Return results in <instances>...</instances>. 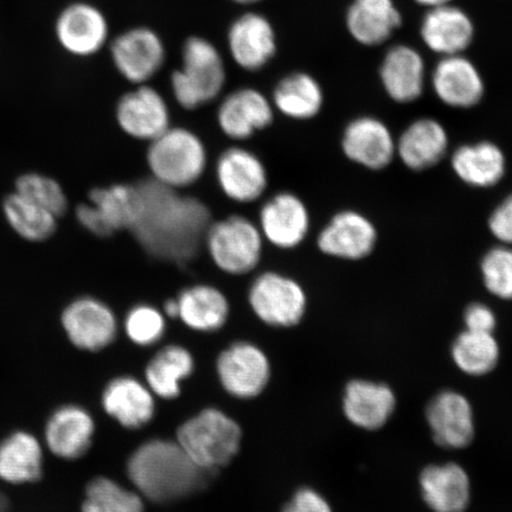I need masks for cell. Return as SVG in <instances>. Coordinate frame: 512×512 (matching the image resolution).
<instances>
[{"label":"cell","instance_id":"obj_1","mask_svg":"<svg viewBox=\"0 0 512 512\" xmlns=\"http://www.w3.org/2000/svg\"><path fill=\"white\" fill-rule=\"evenodd\" d=\"M139 214L130 232L153 258L183 266L194 260L211 223L210 209L196 197L155 181L136 184Z\"/></svg>","mask_w":512,"mask_h":512},{"label":"cell","instance_id":"obj_2","mask_svg":"<svg viewBox=\"0 0 512 512\" xmlns=\"http://www.w3.org/2000/svg\"><path fill=\"white\" fill-rule=\"evenodd\" d=\"M214 472L192 462L177 441H147L133 452L127 475L139 494L153 503H174L206 488Z\"/></svg>","mask_w":512,"mask_h":512},{"label":"cell","instance_id":"obj_3","mask_svg":"<svg viewBox=\"0 0 512 512\" xmlns=\"http://www.w3.org/2000/svg\"><path fill=\"white\" fill-rule=\"evenodd\" d=\"M227 83L226 61L209 38L189 36L183 42L181 67L170 76L172 95L187 111H195L215 101Z\"/></svg>","mask_w":512,"mask_h":512},{"label":"cell","instance_id":"obj_4","mask_svg":"<svg viewBox=\"0 0 512 512\" xmlns=\"http://www.w3.org/2000/svg\"><path fill=\"white\" fill-rule=\"evenodd\" d=\"M207 162L206 146L188 128L169 127L147 147L151 178L172 189L181 190L200 181Z\"/></svg>","mask_w":512,"mask_h":512},{"label":"cell","instance_id":"obj_5","mask_svg":"<svg viewBox=\"0 0 512 512\" xmlns=\"http://www.w3.org/2000/svg\"><path fill=\"white\" fill-rule=\"evenodd\" d=\"M242 431L220 409L207 408L179 426L177 443L192 462L210 472L227 466L238 454Z\"/></svg>","mask_w":512,"mask_h":512},{"label":"cell","instance_id":"obj_6","mask_svg":"<svg viewBox=\"0 0 512 512\" xmlns=\"http://www.w3.org/2000/svg\"><path fill=\"white\" fill-rule=\"evenodd\" d=\"M204 245L220 271L240 277L259 266L264 252V236L247 217L233 215L210 223Z\"/></svg>","mask_w":512,"mask_h":512},{"label":"cell","instance_id":"obj_7","mask_svg":"<svg viewBox=\"0 0 512 512\" xmlns=\"http://www.w3.org/2000/svg\"><path fill=\"white\" fill-rule=\"evenodd\" d=\"M108 50L115 70L133 86L155 79L168 59L163 37L145 25L121 31L112 38Z\"/></svg>","mask_w":512,"mask_h":512},{"label":"cell","instance_id":"obj_8","mask_svg":"<svg viewBox=\"0 0 512 512\" xmlns=\"http://www.w3.org/2000/svg\"><path fill=\"white\" fill-rule=\"evenodd\" d=\"M139 214V194L136 184H112L94 188L88 202L75 210L82 228L98 238H110L115 233L131 230Z\"/></svg>","mask_w":512,"mask_h":512},{"label":"cell","instance_id":"obj_9","mask_svg":"<svg viewBox=\"0 0 512 512\" xmlns=\"http://www.w3.org/2000/svg\"><path fill=\"white\" fill-rule=\"evenodd\" d=\"M248 302L261 322L274 328H292L305 316L306 292L296 279L278 272L256 277L248 292Z\"/></svg>","mask_w":512,"mask_h":512},{"label":"cell","instance_id":"obj_10","mask_svg":"<svg viewBox=\"0 0 512 512\" xmlns=\"http://www.w3.org/2000/svg\"><path fill=\"white\" fill-rule=\"evenodd\" d=\"M55 35L67 54L80 59L98 55L112 40L105 12L87 0L64 6L56 18Z\"/></svg>","mask_w":512,"mask_h":512},{"label":"cell","instance_id":"obj_11","mask_svg":"<svg viewBox=\"0 0 512 512\" xmlns=\"http://www.w3.org/2000/svg\"><path fill=\"white\" fill-rule=\"evenodd\" d=\"M227 49L236 67L258 73L277 57L279 42L271 19L258 11H246L229 24Z\"/></svg>","mask_w":512,"mask_h":512},{"label":"cell","instance_id":"obj_12","mask_svg":"<svg viewBox=\"0 0 512 512\" xmlns=\"http://www.w3.org/2000/svg\"><path fill=\"white\" fill-rule=\"evenodd\" d=\"M60 322L69 343L81 351L104 350L118 334L117 317L111 307L94 297L72 300L64 306Z\"/></svg>","mask_w":512,"mask_h":512},{"label":"cell","instance_id":"obj_13","mask_svg":"<svg viewBox=\"0 0 512 512\" xmlns=\"http://www.w3.org/2000/svg\"><path fill=\"white\" fill-rule=\"evenodd\" d=\"M95 431V420L87 408L78 403H63L47 416L41 438L50 456L75 462L91 450Z\"/></svg>","mask_w":512,"mask_h":512},{"label":"cell","instance_id":"obj_14","mask_svg":"<svg viewBox=\"0 0 512 512\" xmlns=\"http://www.w3.org/2000/svg\"><path fill=\"white\" fill-rule=\"evenodd\" d=\"M379 243L375 223L361 211L347 209L331 217L317 236L324 255L344 261H361L374 253Z\"/></svg>","mask_w":512,"mask_h":512},{"label":"cell","instance_id":"obj_15","mask_svg":"<svg viewBox=\"0 0 512 512\" xmlns=\"http://www.w3.org/2000/svg\"><path fill=\"white\" fill-rule=\"evenodd\" d=\"M115 119L128 137L152 142L171 127L168 102L162 93L146 83L120 96Z\"/></svg>","mask_w":512,"mask_h":512},{"label":"cell","instance_id":"obj_16","mask_svg":"<svg viewBox=\"0 0 512 512\" xmlns=\"http://www.w3.org/2000/svg\"><path fill=\"white\" fill-rule=\"evenodd\" d=\"M217 374L228 394L247 400L264 392L270 381L271 367L264 351L252 343L239 342L219 356Z\"/></svg>","mask_w":512,"mask_h":512},{"label":"cell","instance_id":"obj_17","mask_svg":"<svg viewBox=\"0 0 512 512\" xmlns=\"http://www.w3.org/2000/svg\"><path fill=\"white\" fill-rule=\"evenodd\" d=\"M344 156L371 171H382L396 158V138L379 118L362 115L349 121L341 140Z\"/></svg>","mask_w":512,"mask_h":512},{"label":"cell","instance_id":"obj_18","mask_svg":"<svg viewBox=\"0 0 512 512\" xmlns=\"http://www.w3.org/2000/svg\"><path fill=\"white\" fill-rule=\"evenodd\" d=\"M258 227L264 240L287 251L306 240L311 216L302 198L292 192H279L262 206Z\"/></svg>","mask_w":512,"mask_h":512},{"label":"cell","instance_id":"obj_19","mask_svg":"<svg viewBox=\"0 0 512 512\" xmlns=\"http://www.w3.org/2000/svg\"><path fill=\"white\" fill-rule=\"evenodd\" d=\"M48 452L36 433L18 428L0 439V482L12 486L40 483Z\"/></svg>","mask_w":512,"mask_h":512},{"label":"cell","instance_id":"obj_20","mask_svg":"<svg viewBox=\"0 0 512 512\" xmlns=\"http://www.w3.org/2000/svg\"><path fill=\"white\" fill-rule=\"evenodd\" d=\"M431 86L439 101L454 110H470L485 96L483 75L464 54L441 57L433 69Z\"/></svg>","mask_w":512,"mask_h":512},{"label":"cell","instance_id":"obj_21","mask_svg":"<svg viewBox=\"0 0 512 512\" xmlns=\"http://www.w3.org/2000/svg\"><path fill=\"white\" fill-rule=\"evenodd\" d=\"M216 178L224 196L241 204L258 201L268 187L267 169L262 160L239 146L223 151L217 159Z\"/></svg>","mask_w":512,"mask_h":512},{"label":"cell","instance_id":"obj_22","mask_svg":"<svg viewBox=\"0 0 512 512\" xmlns=\"http://www.w3.org/2000/svg\"><path fill=\"white\" fill-rule=\"evenodd\" d=\"M274 107L271 99L253 87H241L228 93L217 110V124L224 136L246 140L271 126Z\"/></svg>","mask_w":512,"mask_h":512},{"label":"cell","instance_id":"obj_23","mask_svg":"<svg viewBox=\"0 0 512 512\" xmlns=\"http://www.w3.org/2000/svg\"><path fill=\"white\" fill-rule=\"evenodd\" d=\"M475 35L472 18L453 3L428 9L420 25L422 42L441 57L463 55L471 47Z\"/></svg>","mask_w":512,"mask_h":512},{"label":"cell","instance_id":"obj_24","mask_svg":"<svg viewBox=\"0 0 512 512\" xmlns=\"http://www.w3.org/2000/svg\"><path fill=\"white\" fill-rule=\"evenodd\" d=\"M426 418L435 443L446 448H464L475 438V415L469 400L445 390L428 403Z\"/></svg>","mask_w":512,"mask_h":512},{"label":"cell","instance_id":"obj_25","mask_svg":"<svg viewBox=\"0 0 512 512\" xmlns=\"http://www.w3.org/2000/svg\"><path fill=\"white\" fill-rule=\"evenodd\" d=\"M450 150V136L443 123L434 118H420L409 124L396 139V157L414 172L437 166Z\"/></svg>","mask_w":512,"mask_h":512},{"label":"cell","instance_id":"obj_26","mask_svg":"<svg viewBox=\"0 0 512 512\" xmlns=\"http://www.w3.org/2000/svg\"><path fill=\"white\" fill-rule=\"evenodd\" d=\"M380 80L384 92L396 104H412L425 92L424 57L407 44L390 48L380 66Z\"/></svg>","mask_w":512,"mask_h":512},{"label":"cell","instance_id":"obj_27","mask_svg":"<svg viewBox=\"0 0 512 512\" xmlns=\"http://www.w3.org/2000/svg\"><path fill=\"white\" fill-rule=\"evenodd\" d=\"M453 174L467 187L491 189L507 175L508 159L502 147L491 140L464 144L452 152Z\"/></svg>","mask_w":512,"mask_h":512},{"label":"cell","instance_id":"obj_28","mask_svg":"<svg viewBox=\"0 0 512 512\" xmlns=\"http://www.w3.org/2000/svg\"><path fill=\"white\" fill-rule=\"evenodd\" d=\"M395 407V394L387 384L354 380L345 387L343 412L362 430H380L392 418Z\"/></svg>","mask_w":512,"mask_h":512},{"label":"cell","instance_id":"obj_29","mask_svg":"<svg viewBox=\"0 0 512 512\" xmlns=\"http://www.w3.org/2000/svg\"><path fill=\"white\" fill-rule=\"evenodd\" d=\"M104 411L123 427L137 430L149 424L155 415V398L149 387L134 377L112 380L101 395Z\"/></svg>","mask_w":512,"mask_h":512},{"label":"cell","instance_id":"obj_30","mask_svg":"<svg viewBox=\"0 0 512 512\" xmlns=\"http://www.w3.org/2000/svg\"><path fill=\"white\" fill-rule=\"evenodd\" d=\"M402 22L394 0H354L345 16L350 36L364 47L386 43Z\"/></svg>","mask_w":512,"mask_h":512},{"label":"cell","instance_id":"obj_31","mask_svg":"<svg viewBox=\"0 0 512 512\" xmlns=\"http://www.w3.org/2000/svg\"><path fill=\"white\" fill-rule=\"evenodd\" d=\"M420 489L434 512H464L471 499L469 475L456 463L432 465L421 472Z\"/></svg>","mask_w":512,"mask_h":512},{"label":"cell","instance_id":"obj_32","mask_svg":"<svg viewBox=\"0 0 512 512\" xmlns=\"http://www.w3.org/2000/svg\"><path fill=\"white\" fill-rule=\"evenodd\" d=\"M325 95L315 76L306 72L284 75L272 93V104L285 117L305 121L316 118L324 107Z\"/></svg>","mask_w":512,"mask_h":512},{"label":"cell","instance_id":"obj_33","mask_svg":"<svg viewBox=\"0 0 512 512\" xmlns=\"http://www.w3.org/2000/svg\"><path fill=\"white\" fill-rule=\"evenodd\" d=\"M178 318L198 332L219 331L227 323L229 302L214 286L198 284L178 294Z\"/></svg>","mask_w":512,"mask_h":512},{"label":"cell","instance_id":"obj_34","mask_svg":"<svg viewBox=\"0 0 512 512\" xmlns=\"http://www.w3.org/2000/svg\"><path fill=\"white\" fill-rule=\"evenodd\" d=\"M194 368V358L189 350L181 345H169L157 352L147 364V387L159 398L176 399L181 394V383L188 379Z\"/></svg>","mask_w":512,"mask_h":512},{"label":"cell","instance_id":"obj_35","mask_svg":"<svg viewBox=\"0 0 512 512\" xmlns=\"http://www.w3.org/2000/svg\"><path fill=\"white\" fill-rule=\"evenodd\" d=\"M3 215L19 238L34 243L53 238L59 217L12 191L2 203Z\"/></svg>","mask_w":512,"mask_h":512},{"label":"cell","instance_id":"obj_36","mask_svg":"<svg viewBox=\"0 0 512 512\" xmlns=\"http://www.w3.org/2000/svg\"><path fill=\"white\" fill-rule=\"evenodd\" d=\"M452 358L463 373L483 376L491 373L499 361V345L494 334L465 330L452 345Z\"/></svg>","mask_w":512,"mask_h":512},{"label":"cell","instance_id":"obj_37","mask_svg":"<svg viewBox=\"0 0 512 512\" xmlns=\"http://www.w3.org/2000/svg\"><path fill=\"white\" fill-rule=\"evenodd\" d=\"M81 512H145L142 496L115 480L96 477L86 485Z\"/></svg>","mask_w":512,"mask_h":512},{"label":"cell","instance_id":"obj_38","mask_svg":"<svg viewBox=\"0 0 512 512\" xmlns=\"http://www.w3.org/2000/svg\"><path fill=\"white\" fill-rule=\"evenodd\" d=\"M14 191L59 219L67 213L69 202L66 191L53 177L27 172L16 179Z\"/></svg>","mask_w":512,"mask_h":512},{"label":"cell","instance_id":"obj_39","mask_svg":"<svg viewBox=\"0 0 512 512\" xmlns=\"http://www.w3.org/2000/svg\"><path fill=\"white\" fill-rule=\"evenodd\" d=\"M486 291L502 300H512V246L492 247L479 265Z\"/></svg>","mask_w":512,"mask_h":512},{"label":"cell","instance_id":"obj_40","mask_svg":"<svg viewBox=\"0 0 512 512\" xmlns=\"http://www.w3.org/2000/svg\"><path fill=\"white\" fill-rule=\"evenodd\" d=\"M166 322L164 313L151 305H137L127 313L125 331L128 338L140 347H149L163 338Z\"/></svg>","mask_w":512,"mask_h":512},{"label":"cell","instance_id":"obj_41","mask_svg":"<svg viewBox=\"0 0 512 512\" xmlns=\"http://www.w3.org/2000/svg\"><path fill=\"white\" fill-rule=\"evenodd\" d=\"M488 229L501 245L512 246V194L491 211Z\"/></svg>","mask_w":512,"mask_h":512},{"label":"cell","instance_id":"obj_42","mask_svg":"<svg viewBox=\"0 0 512 512\" xmlns=\"http://www.w3.org/2000/svg\"><path fill=\"white\" fill-rule=\"evenodd\" d=\"M283 512H332L331 505L319 492L303 488L285 505Z\"/></svg>","mask_w":512,"mask_h":512},{"label":"cell","instance_id":"obj_43","mask_svg":"<svg viewBox=\"0 0 512 512\" xmlns=\"http://www.w3.org/2000/svg\"><path fill=\"white\" fill-rule=\"evenodd\" d=\"M466 330L494 334L497 326L495 312L483 303H472L466 307L464 313Z\"/></svg>","mask_w":512,"mask_h":512},{"label":"cell","instance_id":"obj_44","mask_svg":"<svg viewBox=\"0 0 512 512\" xmlns=\"http://www.w3.org/2000/svg\"><path fill=\"white\" fill-rule=\"evenodd\" d=\"M178 303L176 298L166 300L164 304V316L172 319L178 318Z\"/></svg>","mask_w":512,"mask_h":512},{"label":"cell","instance_id":"obj_45","mask_svg":"<svg viewBox=\"0 0 512 512\" xmlns=\"http://www.w3.org/2000/svg\"><path fill=\"white\" fill-rule=\"evenodd\" d=\"M414 2L421 6H425L427 9H433L438 8V6L452 4L453 0H414Z\"/></svg>","mask_w":512,"mask_h":512},{"label":"cell","instance_id":"obj_46","mask_svg":"<svg viewBox=\"0 0 512 512\" xmlns=\"http://www.w3.org/2000/svg\"><path fill=\"white\" fill-rule=\"evenodd\" d=\"M229 2L240 6H254L265 2V0H229Z\"/></svg>","mask_w":512,"mask_h":512}]
</instances>
